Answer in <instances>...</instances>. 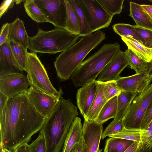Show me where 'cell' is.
Here are the masks:
<instances>
[{
	"mask_svg": "<svg viewBox=\"0 0 152 152\" xmlns=\"http://www.w3.org/2000/svg\"><path fill=\"white\" fill-rule=\"evenodd\" d=\"M27 91L9 99L0 114V148L11 152L29 142L46 119L35 108Z\"/></svg>",
	"mask_w": 152,
	"mask_h": 152,
	"instance_id": "obj_1",
	"label": "cell"
},
{
	"mask_svg": "<svg viewBox=\"0 0 152 152\" xmlns=\"http://www.w3.org/2000/svg\"><path fill=\"white\" fill-rule=\"evenodd\" d=\"M78 115L77 107L69 99L61 96L40 131L44 134L46 152H60L71 125Z\"/></svg>",
	"mask_w": 152,
	"mask_h": 152,
	"instance_id": "obj_2",
	"label": "cell"
},
{
	"mask_svg": "<svg viewBox=\"0 0 152 152\" xmlns=\"http://www.w3.org/2000/svg\"><path fill=\"white\" fill-rule=\"evenodd\" d=\"M105 38V34L99 30L83 37L62 52L54 63L59 80L63 81L69 79L86 56Z\"/></svg>",
	"mask_w": 152,
	"mask_h": 152,
	"instance_id": "obj_3",
	"label": "cell"
},
{
	"mask_svg": "<svg viewBox=\"0 0 152 152\" xmlns=\"http://www.w3.org/2000/svg\"><path fill=\"white\" fill-rule=\"evenodd\" d=\"M118 42L103 45L97 51L83 61L71 76L75 87L94 81L106 65L121 51Z\"/></svg>",
	"mask_w": 152,
	"mask_h": 152,
	"instance_id": "obj_4",
	"label": "cell"
},
{
	"mask_svg": "<svg viewBox=\"0 0 152 152\" xmlns=\"http://www.w3.org/2000/svg\"><path fill=\"white\" fill-rule=\"evenodd\" d=\"M80 37L64 28H56L46 31L39 28L36 35L29 37L28 48L36 53L63 52L75 44Z\"/></svg>",
	"mask_w": 152,
	"mask_h": 152,
	"instance_id": "obj_5",
	"label": "cell"
},
{
	"mask_svg": "<svg viewBox=\"0 0 152 152\" xmlns=\"http://www.w3.org/2000/svg\"><path fill=\"white\" fill-rule=\"evenodd\" d=\"M152 101V83L133 100L122 119L124 127L127 129H140L144 115Z\"/></svg>",
	"mask_w": 152,
	"mask_h": 152,
	"instance_id": "obj_6",
	"label": "cell"
},
{
	"mask_svg": "<svg viewBox=\"0 0 152 152\" xmlns=\"http://www.w3.org/2000/svg\"><path fill=\"white\" fill-rule=\"evenodd\" d=\"M26 71L31 85L49 94L55 95L58 93L51 83L36 53H28Z\"/></svg>",
	"mask_w": 152,
	"mask_h": 152,
	"instance_id": "obj_7",
	"label": "cell"
},
{
	"mask_svg": "<svg viewBox=\"0 0 152 152\" xmlns=\"http://www.w3.org/2000/svg\"><path fill=\"white\" fill-rule=\"evenodd\" d=\"M80 1L92 33L109 26L113 16L97 0H80Z\"/></svg>",
	"mask_w": 152,
	"mask_h": 152,
	"instance_id": "obj_8",
	"label": "cell"
},
{
	"mask_svg": "<svg viewBox=\"0 0 152 152\" xmlns=\"http://www.w3.org/2000/svg\"><path fill=\"white\" fill-rule=\"evenodd\" d=\"M37 5L56 28L65 29L67 18L65 0H34Z\"/></svg>",
	"mask_w": 152,
	"mask_h": 152,
	"instance_id": "obj_9",
	"label": "cell"
},
{
	"mask_svg": "<svg viewBox=\"0 0 152 152\" xmlns=\"http://www.w3.org/2000/svg\"><path fill=\"white\" fill-rule=\"evenodd\" d=\"M27 93L29 99L35 108L45 118L51 113L63 94L61 87L58 94L52 95L39 90L31 85Z\"/></svg>",
	"mask_w": 152,
	"mask_h": 152,
	"instance_id": "obj_10",
	"label": "cell"
},
{
	"mask_svg": "<svg viewBox=\"0 0 152 152\" xmlns=\"http://www.w3.org/2000/svg\"><path fill=\"white\" fill-rule=\"evenodd\" d=\"M31 84L27 76L22 73L0 77V92L9 99L26 91Z\"/></svg>",
	"mask_w": 152,
	"mask_h": 152,
	"instance_id": "obj_11",
	"label": "cell"
},
{
	"mask_svg": "<svg viewBox=\"0 0 152 152\" xmlns=\"http://www.w3.org/2000/svg\"><path fill=\"white\" fill-rule=\"evenodd\" d=\"M102 124L84 120L83 125L82 152H102L99 148L103 133Z\"/></svg>",
	"mask_w": 152,
	"mask_h": 152,
	"instance_id": "obj_12",
	"label": "cell"
},
{
	"mask_svg": "<svg viewBox=\"0 0 152 152\" xmlns=\"http://www.w3.org/2000/svg\"><path fill=\"white\" fill-rule=\"evenodd\" d=\"M128 65L125 52L121 50L103 69L97 80L101 82L116 80L120 77V74Z\"/></svg>",
	"mask_w": 152,
	"mask_h": 152,
	"instance_id": "obj_13",
	"label": "cell"
},
{
	"mask_svg": "<svg viewBox=\"0 0 152 152\" xmlns=\"http://www.w3.org/2000/svg\"><path fill=\"white\" fill-rule=\"evenodd\" d=\"M122 91L141 93L152 81V77H149L146 72L126 77H120L116 80Z\"/></svg>",
	"mask_w": 152,
	"mask_h": 152,
	"instance_id": "obj_14",
	"label": "cell"
},
{
	"mask_svg": "<svg viewBox=\"0 0 152 152\" xmlns=\"http://www.w3.org/2000/svg\"><path fill=\"white\" fill-rule=\"evenodd\" d=\"M98 82L95 80L82 86L77 90V103L80 114L84 118L88 113L96 96Z\"/></svg>",
	"mask_w": 152,
	"mask_h": 152,
	"instance_id": "obj_15",
	"label": "cell"
},
{
	"mask_svg": "<svg viewBox=\"0 0 152 152\" xmlns=\"http://www.w3.org/2000/svg\"><path fill=\"white\" fill-rule=\"evenodd\" d=\"M22 70L12 53L8 43L0 46V77L22 73Z\"/></svg>",
	"mask_w": 152,
	"mask_h": 152,
	"instance_id": "obj_16",
	"label": "cell"
},
{
	"mask_svg": "<svg viewBox=\"0 0 152 152\" xmlns=\"http://www.w3.org/2000/svg\"><path fill=\"white\" fill-rule=\"evenodd\" d=\"M29 36L28 35L23 22L17 17L10 23L9 41H12L27 49L29 46Z\"/></svg>",
	"mask_w": 152,
	"mask_h": 152,
	"instance_id": "obj_17",
	"label": "cell"
},
{
	"mask_svg": "<svg viewBox=\"0 0 152 152\" xmlns=\"http://www.w3.org/2000/svg\"><path fill=\"white\" fill-rule=\"evenodd\" d=\"M97 93L93 104L86 115L84 118L88 122L96 121L102 109L108 101L104 94V82L98 81Z\"/></svg>",
	"mask_w": 152,
	"mask_h": 152,
	"instance_id": "obj_18",
	"label": "cell"
},
{
	"mask_svg": "<svg viewBox=\"0 0 152 152\" xmlns=\"http://www.w3.org/2000/svg\"><path fill=\"white\" fill-rule=\"evenodd\" d=\"M83 126L80 119L76 117L70 127L62 152H69L74 145L82 138Z\"/></svg>",
	"mask_w": 152,
	"mask_h": 152,
	"instance_id": "obj_19",
	"label": "cell"
},
{
	"mask_svg": "<svg viewBox=\"0 0 152 152\" xmlns=\"http://www.w3.org/2000/svg\"><path fill=\"white\" fill-rule=\"evenodd\" d=\"M128 48L131 50L137 55L148 63L152 59V48H148L130 37H121Z\"/></svg>",
	"mask_w": 152,
	"mask_h": 152,
	"instance_id": "obj_20",
	"label": "cell"
},
{
	"mask_svg": "<svg viewBox=\"0 0 152 152\" xmlns=\"http://www.w3.org/2000/svg\"><path fill=\"white\" fill-rule=\"evenodd\" d=\"M136 92L122 91L118 96L117 112L114 119H122L129 109L131 103L137 95Z\"/></svg>",
	"mask_w": 152,
	"mask_h": 152,
	"instance_id": "obj_21",
	"label": "cell"
},
{
	"mask_svg": "<svg viewBox=\"0 0 152 152\" xmlns=\"http://www.w3.org/2000/svg\"><path fill=\"white\" fill-rule=\"evenodd\" d=\"M129 15L134 21L136 26L152 29V22L143 10L141 5L131 1Z\"/></svg>",
	"mask_w": 152,
	"mask_h": 152,
	"instance_id": "obj_22",
	"label": "cell"
},
{
	"mask_svg": "<svg viewBox=\"0 0 152 152\" xmlns=\"http://www.w3.org/2000/svg\"><path fill=\"white\" fill-rule=\"evenodd\" d=\"M67 18L65 29L70 33L79 35L80 26L77 13L69 0H65Z\"/></svg>",
	"mask_w": 152,
	"mask_h": 152,
	"instance_id": "obj_23",
	"label": "cell"
},
{
	"mask_svg": "<svg viewBox=\"0 0 152 152\" xmlns=\"http://www.w3.org/2000/svg\"><path fill=\"white\" fill-rule=\"evenodd\" d=\"M118 96L108 100L100 111L96 120L103 124L110 119L114 118L117 112Z\"/></svg>",
	"mask_w": 152,
	"mask_h": 152,
	"instance_id": "obj_24",
	"label": "cell"
},
{
	"mask_svg": "<svg viewBox=\"0 0 152 152\" xmlns=\"http://www.w3.org/2000/svg\"><path fill=\"white\" fill-rule=\"evenodd\" d=\"M69 1L76 11L79 20L80 26V37H83L92 34L80 0H69Z\"/></svg>",
	"mask_w": 152,
	"mask_h": 152,
	"instance_id": "obj_25",
	"label": "cell"
},
{
	"mask_svg": "<svg viewBox=\"0 0 152 152\" xmlns=\"http://www.w3.org/2000/svg\"><path fill=\"white\" fill-rule=\"evenodd\" d=\"M110 137L106 140L105 152H124L134 142L118 138Z\"/></svg>",
	"mask_w": 152,
	"mask_h": 152,
	"instance_id": "obj_26",
	"label": "cell"
},
{
	"mask_svg": "<svg viewBox=\"0 0 152 152\" xmlns=\"http://www.w3.org/2000/svg\"><path fill=\"white\" fill-rule=\"evenodd\" d=\"M23 2L26 12L33 20L38 23H50L46 15L36 4L34 0H26Z\"/></svg>",
	"mask_w": 152,
	"mask_h": 152,
	"instance_id": "obj_27",
	"label": "cell"
},
{
	"mask_svg": "<svg viewBox=\"0 0 152 152\" xmlns=\"http://www.w3.org/2000/svg\"><path fill=\"white\" fill-rule=\"evenodd\" d=\"M128 65L137 74L146 72L148 62L137 55L131 50L128 48L125 51Z\"/></svg>",
	"mask_w": 152,
	"mask_h": 152,
	"instance_id": "obj_28",
	"label": "cell"
},
{
	"mask_svg": "<svg viewBox=\"0 0 152 152\" xmlns=\"http://www.w3.org/2000/svg\"><path fill=\"white\" fill-rule=\"evenodd\" d=\"M116 34L121 37H130L145 46V42L139 34L135 30L133 25L129 24L118 23L112 26Z\"/></svg>",
	"mask_w": 152,
	"mask_h": 152,
	"instance_id": "obj_29",
	"label": "cell"
},
{
	"mask_svg": "<svg viewBox=\"0 0 152 152\" xmlns=\"http://www.w3.org/2000/svg\"><path fill=\"white\" fill-rule=\"evenodd\" d=\"M13 55L23 71H26L28 52L27 49L12 41H9Z\"/></svg>",
	"mask_w": 152,
	"mask_h": 152,
	"instance_id": "obj_30",
	"label": "cell"
},
{
	"mask_svg": "<svg viewBox=\"0 0 152 152\" xmlns=\"http://www.w3.org/2000/svg\"><path fill=\"white\" fill-rule=\"evenodd\" d=\"M111 16L119 14L122 12L124 0H97Z\"/></svg>",
	"mask_w": 152,
	"mask_h": 152,
	"instance_id": "obj_31",
	"label": "cell"
},
{
	"mask_svg": "<svg viewBox=\"0 0 152 152\" xmlns=\"http://www.w3.org/2000/svg\"><path fill=\"white\" fill-rule=\"evenodd\" d=\"M141 131L140 129H127L124 128L121 130L111 134L108 137L139 142L141 137Z\"/></svg>",
	"mask_w": 152,
	"mask_h": 152,
	"instance_id": "obj_32",
	"label": "cell"
},
{
	"mask_svg": "<svg viewBox=\"0 0 152 152\" xmlns=\"http://www.w3.org/2000/svg\"><path fill=\"white\" fill-rule=\"evenodd\" d=\"M104 96L107 100L118 96L122 91L116 80L104 82Z\"/></svg>",
	"mask_w": 152,
	"mask_h": 152,
	"instance_id": "obj_33",
	"label": "cell"
},
{
	"mask_svg": "<svg viewBox=\"0 0 152 152\" xmlns=\"http://www.w3.org/2000/svg\"><path fill=\"white\" fill-rule=\"evenodd\" d=\"M29 152H46V146L44 134L40 131L37 137L28 145Z\"/></svg>",
	"mask_w": 152,
	"mask_h": 152,
	"instance_id": "obj_34",
	"label": "cell"
},
{
	"mask_svg": "<svg viewBox=\"0 0 152 152\" xmlns=\"http://www.w3.org/2000/svg\"><path fill=\"white\" fill-rule=\"evenodd\" d=\"M140 135V139L139 143L144 148H151L152 121L146 129H141Z\"/></svg>",
	"mask_w": 152,
	"mask_h": 152,
	"instance_id": "obj_35",
	"label": "cell"
},
{
	"mask_svg": "<svg viewBox=\"0 0 152 152\" xmlns=\"http://www.w3.org/2000/svg\"><path fill=\"white\" fill-rule=\"evenodd\" d=\"M124 128L122 119H114L103 132L102 138L103 139L107 136L121 130Z\"/></svg>",
	"mask_w": 152,
	"mask_h": 152,
	"instance_id": "obj_36",
	"label": "cell"
},
{
	"mask_svg": "<svg viewBox=\"0 0 152 152\" xmlns=\"http://www.w3.org/2000/svg\"><path fill=\"white\" fill-rule=\"evenodd\" d=\"M133 26L135 30L144 40L145 46L151 48L152 45V29L136 25H133Z\"/></svg>",
	"mask_w": 152,
	"mask_h": 152,
	"instance_id": "obj_37",
	"label": "cell"
},
{
	"mask_svg": "<svg viewBox=\"0 0 152 152\" xmlns=\"http://www.w3.org/2000/svg\"><path fill=\"white\" fill-rule=\"evenodd\" d=\"M152 121V101L144 115L141 124L140 129L143 130L146 129Z\"/></svg>",
	"mask_w": 152,
	"mask_h": 152,
	"instance_id": "obj_38",
	"label": "cell"
},
{
	"mask_svg": "<svg viewBox=\"0 0 152 152\" xmlns=\"http://www.w3.org/2000/svg\"><path fill=\"white\" fill-rule=\"evenodd\" d=\"M10 23L4 24L1 30L0 35V46L3 44L8 43V36L10 32Z\"/></svg>",
	"mask_w": 152,
	"mask_h": 152,
	"instance_id": "obj_39",
	"label": "cell"
},
{
	"mask_svg": "<svg viewBox=\"0 0 152 152\" xmlns=\"http://www.w3.org/2000/svg\"><path fill=\"white\" fill-rule=\"evenodd\" d=\"M15 0H4L1 4L0 8V18L5 15L8 10L12 8L15 3Z\"/></svg>",
	"mask_w": 152,
	"mask_h": 152,
	"instance_id": "obj_40",
	"label": "cell"
},
{
	"mask_svg": "<svg viewBox=\"0 0 152 152\" xmlns=\"http://www.w3.org/2000/svg\"><path fill=\"white\" fill-rule=\"evenodd\" d=\"M9 99L6 95L0 92V114L2 112Z\"/></svg>",
	"mask_w": 152,
	"mask_h": 152,
	"instance_id": "obj_41",
	"label": "cell"
},
{
	"mask_svg": "<svg viewBox=\"0 0 152 152\" xmlns=\"http://www.w3.org/2000/svg\"><path fill=\"white\" fill-rule=\"evenodd\" d=\"M141 6L143 10L152 22V5L142 4Z\"/></svg>",
	"mask_w": 152,
	"mask_h": 152,
	"instance_id": "obj_42",
	"label": "cell"
},
{
	"mask_svg": "<svg viewBox=\"0 0 152 152\" xmlns=\"http://www.w3.org/2000/svg\"><path fill=\"white\" fill-rule=\"evenodd\" d=\"M82 138L80 141L76 143L69 152H82Z\"/></svg>",
	"mask_w": 152,
	"mask_h": 152,
	"instance_id": "obj_43",
	"label": "cell"
},
{
	"mask_svg": "<svg viewBox=\"0 0 152 152\" xmlns=\"http://www.w3.org/2000/svg\"><path fill=\"white\" fill-rule=\"evenodd\" d=\"M139 142H134L124 152H137Z\"/></svg>",
	"mask_w": 152,
	"mask_h": 152,
	"instance_id": "obj_44",
	"label": "cell"
},
{
	"mask_svg": "<svg viewBox=\"0 0 152 152\" xmlns=\"http://www.w3.org/2000/svg\"><path fill=\"white\" fill-rule=\"evenodd\" d=\"M28 143H24L18 147L15 152H29Z\"/></svg>",
	"mask_w": 152,
	"mask_h": 152,
	"instance_id": "obj_45",
	"label": "cell"
},
{
	"mask_svg": "<svg viewBox=\"0 0 152 152\" xmlns=\"http://www.w3.org/2000/svg\"><path fill=\"white\" fill-rule=\"evenodd\" d=\"M148 68L146 73L149 77L152 76V59L148 63Z\"/></svg>",
	"mask_w": 152,
	"mask_h": 152,
	"instance_id": "obj_46",
	"label": "cell"
},
{
	"mask_svg": "<svg viewBox=\"0 0 152 152\" xmlns=\"http://www.w3.org/2000/svg\"><path fill=\"white\" fill-rule=\"evenodd\" d=\"M152 150L151 148H144L139 143V146L137 152H151L152 151Z\"/></svg>",
	"mask_w": 152,
	"mask_h": 152,
	"instance_id": "obj_47",
	"label": "cell"
},
{
	"mask_svg": "<svg viewBox=\"0 0 152 152\" xmlns=\"http://www.w3.org/2000/svg\"><path fill=\"white\" fill-rule=\"evenodd\" d=\"M0 152H11L9 149L7 148H0Z\"/></svg>",
	"mask_w": 152,
	"mask_h": 152,
	"instance_id": "obj_48",
	"label": "cell"
},
{
	"mask_svg": "<svg viewBox=\"0 0 152 152\" xmlns=\"http://www.w3.org/2000/svg\"><path fill=\"white\" fill-rule=\"evenodd\" d=\"M15 3L17 4H18L20 3L22 1H24L23 0H15Z\"/></svg>",
	"mask_w": 152,
	"mask_h": 152,
	"instance_id": "obj_49",
	"label": "cell"
},
{
	"mask_svg": "<svg viewBox=\"0 0 152 152\" xmlns=\"http://www.w3.org/2000/svg\"><path fill=\"white\" fill-rule=\"evenodd\" d=\"M149 1H151V2H152V0H149Z\"/></svg>",
	"mask_w": 152,
	"mask_h": 152,
	"instance_id": "obj_50",
	"label": "cell"
},
{
	"mask_svg": "<svg viewBox=\"0 0 152 152\" xmlns=\"http://www.w3.org/2000/svg\"><path fill=\"white\" fill-rule=\"evenodd\" d=\"M151 148L152 149V145H151Z\"/></svg>",
	"mask_w": 152,
	"mask_h": 152,
	"instance_id": "obj_51",
	"label": "cell"
},
{
	"mask_svg": "<svg viewBox=\"0 0 152 152\" xmlns=\"http://www.w3.org/2000/svg\"><path fill=\"white\" fill-rule=\"evenodd\" d=\"M151 48H152V46H151Z\"/></svg>",
	"mask_w": 152,
	"mask_h": 152,
	"instance_id": "obj_52",
	"label": "cell"
},
{
	"mask_svg": "<svg viewBox=\"0 0 152 152\" xmlns=\"http://www.w3.org/2000/svg\"></svg>",
	"mask_w": 152,
	"mask_h": 152,
	"instance_id": "obj_53",
	"label": "cell"
},
{
	"mask_svg": "<svg viewBox=\"0 0 152 152\" xmlns=\"http://www.w3.org/2000/svg\"><path fill=\"white\" fill-rule=\"evenodd\" d=\"M105 152L104 151V152Z\"/></svg>",
	"mask_w": 152,
	"mask_h": 152,
	"instance_id": "obj_54",
	"label": "cell"
},
{
	"mask_svg": "<svg viewBox=\"0 0 152 152\" xmlns=\"http://www.w3.org/2000/svg\"><path fill=\"white\" fill-rule=\"evenodd\" d=\"M151 152H152V151H151Z\"/></svg>",
	"mask_w": 152,
	"mask_h": 152,
	"instance_id": "obj_55",
	"label": "cell"
}]
</instances>
